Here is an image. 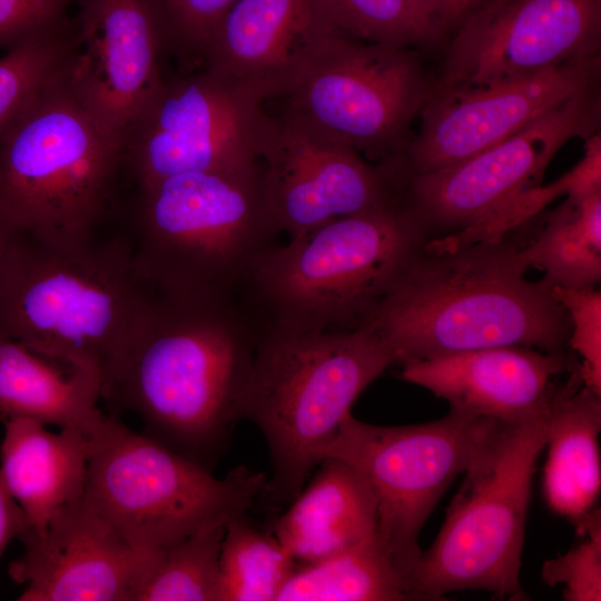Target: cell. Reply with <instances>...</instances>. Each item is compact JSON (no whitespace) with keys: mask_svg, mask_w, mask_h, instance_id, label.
I'll return each instance as SVG.
<instances>
[{"mask_svg":"<svg viewBox=\"0 0 601 601\" xmlns=\"http://www.w3.org/2000/svg\"><path fill=\"white\" fill-rule=\"evenodd\" d=\"M426 242L400 197L275 246L240 294L264 325L292 331L356 328Z\"/></svg>","mask_w":601,"mask_h":601,"instance_id":"5","label":"cell"},{"mask_svg":"<svg viewBox=\"0 0 601 601\" xmlns=\"http://www.w3.org/2000/svg\"><path fill=\"white\" fill-rule=\"evenodd\" d=\"M220 601H276L297 563L245 515L228 520L220 550Z\"/></svg>","mask_w":601,"mask_h":601,"instance_id":"27","label":"cell"},{"mask_svg":"<svg viewBox=\"0 0 601 601\" xmlns=\"http://www.w3.org/2000/svg\"><path fill=\"white\" fill-rule=\"evenodd\" d=\"M331 30L315 0H236L218 24L201 68L266 104L285 92Z\"/></svg>","mask_w":601,"mask_h":601,"instance_id":"20","label":"cell"},{"mask_svg":"<svg viewBox=\"0 0 601 601\" xmlns=\"http://www.w3.org/2000/svg\"><path fill=\"white\" fill-rule=\"evenodd\" d=\"M27 515L12 497L0 473V559L7 546L29 529Z\"/></svg>","mask_w":601,"mask_h":601,"instance_id":"37","label":"cell"},{"mask_svg":"<svg viewBox=\"0 0 601 601\" xmlns=\"http://www.w3.org/2000/svg\"><path fill=\"white\" fill-rule=\"evenodd\" d=\"M566 368L563 352L503 346L408 362L401 377L445 400L451 411L519 425L546 412L552 380Z\"/></svg>","mask_w":601,"mask_h":601,"instance_id":"19","label":"cell"},{"mask_svg":"<svg viewBox=\"0 0 601 601\" xmlns=\"http://www.w3.org/2000/svg\"><path fill=\"white\" fill-rule=\"evenodd\" d=\"M72 19L10 48L0 57V136L63 69Z\"/></svg>","mask_w":601,"mask_h":601,"instance_id":"30","label":"cell"},{"mask_svg":"<svg viewBox=\"0 0 601 601\" xmlns=\"http://www.w3.org/2000/svg\"><path fill=\"white\" fill-rule=\"evenodd\" d=\"M128 235L145 284L169 293H238L279 231L262 167L180 174L138 186Z\"/></svg>","mask_w":601,"mask_h":601,"instance_id":"6","label":"cell"},{"mask_svg":"<svg viewBox=\"0 0 601 601\" xmlns=\"http://www.w3.org/2000/svg\"><path fill=\"white\" fill-rule=\"evenodd\" d=\"M272 533L297 564L322 561L377 535V503L367 481L346 462H318Z\"/></svg>","mask_w":601,"mask_h":601,"instance_id":"21","label":"cell"},{"mask_svg":"<svg viewBox=\"0 0 601 601\" xmlns=\"http://www.w3.org/2000/svg\"><path fill=\"white\" fill-rule=\"evenodd\" d=\"M583 540L564 554L546 560L542 580L550 587L563 584L566 601L601 600V515L593 509L575 524Z\"/></svg>","mask_w":601,"mask_h":601,"instance_id":"33","label":"cell"},{"mask_svg":"<svg viewBox=\"0 0 601 601\" xmlns=\"http://www.w3.org/2000/svg\"><path fill=\"white\" fill-rule=\"evenodd\" d=\"M121 167L120 141L61 71L0 136V215L43 240L90 238L102 233Z\"/></svg>","mask_w":601,"mask_h":601,"instance_id":"7","label":"cell"},{"mask_svg":"<svg viewBox=\"0 0 601 601\" xmlns=\"http://www.w3.org/2000/svg\"><path fill=\"white\" fill-rule=\"evenodd\" d=\"M236 0H147L155 17L164 52L180 72L203 67L213 36Z\"/></svg>","mask_w":601,"mask_h":601,"instance_id":"32","label":"cell"},{"mask_svg":"<svg viewBox=\"0 0 601 601\" xmlns=\"http://www.w3.org/2000/svg\"><path fill=\"white\" fill-rule=\"evenodd\" d=\"M601 55L525 78L432 98L396 168L407 177L462 161L516 134L574 95L599 86Z\"/></svg>","mask_w":601,"mask_h":601,"instance_id":"16","label":"cell"},{"mask_svg":"<svg viewBox=\"0 0 601 601\" xmlns=\"http://www.w3.org/2000/svg\"><path fill=\"white\" fill-rule=\"evenodd\" d=\"M550 292L568 314V342L582 359L578 374L587 387L601 395V292L558 285H551Z\"/></svg>","mask_w":601,"mask_h":601,"instance_id":"34","label":"cell"},{"mask_svg":"<svg viewBox=\"0 0 601 601\" xmlns=\"http://www.w3.org/2000/svg\"><path fill=\"white\" fill-rule=\"evenodd\" d=\"M600 126L595 86L462 161L407 177L401 200L427 240L473 228L540 186L555 154L574 138L600 132Z\"/></svg>","mask_w":601,"mask_h":601,"instance_id":"13","label":"cell"},{"mask_svg":"<svg viewBox=\"0 0 601 601\" xmlns=\"http://www.w3.org/2000/svg\"><path fill=\"white\" fill-rule=\"evenodd\" d=\"M79 1L62 73L85 109L120 141L166 79L160 33L147 0Z\"/></svg>","mask_w":601,"mask_h":601,"instance_id":"17","label":"cell"},{"mask_svg":"<svg viewBox=\"0 0 601 601\" xmlns=\"http://www.w3.org/2000/svg\"><path fill=\"white\" fill-rule=\"evenodd\" d=\"M18 540L22 551L8 572L24 587L19 601H136L162 551L130 545L83 496Z\"/></svg>","mask_w":601,"mask_h":601,"instance_id":"18","label":"cell"},{"mask_svg":"<svg viewBox=\"0 0 601 601\" xmlns=\"http://www.w3.org/2000/svg\"><path fill=\"white\" fill-rule=\"evenodd\" d=\"M265 105L205 68L166 78L121 136L122 166L141 186L256 165Z\"/></svg>","mask_w":601,"mask_h":601,"instance_id":"12","label":"cell"},{"mask_svg":"<svg viewBox=\"0 0 601 601\" xmlns=\"http://www.w3.org/2000/svg\"><path fill=\"white\" fill-rule=\"evenodd\" d=\"M237 294L149 288L101 392L141 433L208 471L240 420L260 326Z\"/></svg>","mask_w":601,"mask_h":601,"instance_id":"1","label":"cell"},{"mask_svg":"<svg viewBox=\"0 0 601 601\" xmlns=\"http://www.w3.org/2000/svg\"><path fill=\"white\" fill-rule=\"evenodd\" d=\"M73 0H0V48L10 49L69 19Z\"/></svg>","mask_w":601,"mask_h":601,"instance_id":"35","label":"cell"},{"mask_svg":"<svg viewBox=\"0 0 601 601\" xmlns=\"http://www.w3.org/2000/svg\"><path fill=\"white\" fill-rule=\"evenodd\" d=\"M519 247L504 237L412 258L362 325L401 365L503 346L563 352L570 334L551 284L525 277Z\"/></svg>","mask_w":601,"mask_h":601,"instance_id":"2","label":"cell"},{"mask_svg":"<svg viewBox=\"0 0 601 601\" xmlns=\"http://www.w3.org/2000/svg\"><path fill=\"white\" fill-rule=\"evenodd\" d=\"M416 600L378 536L322 561L297 564L276 601Z\"/></svg>","mask_w":601,"mask_h":601,"instance_id":"26","label":"cell"},{"mask_svg":"<svg viewBox=\"0 0 601 601\" xmlns=\"http://www.w3.org/2000/svg\"><path fill=\"white\" fill-rule=\"evenodd\" d=\"M393 357L368 326L292 331L260 324L240 418L263 433L272 477L263 494L289 503L362 392Z\"/></svg>","mask_w":601,"mask_h":601,"instance_id":"4","label":"cell"},{"mask_svg":"<svg viewBox=\"0 0 601 601\" xmlns=\"http://www.w3.org/2000/svg\"><path fill=\"white\" fill-rule=\"evenodd\" d=\"M336 31L376 43L407 47L425 55L441 51L447 40L413 0H315Z\"/></svg>","mask_w":601,"mask_h":601,"instance_id":"28","label":"cell"},{"mask_svg":"<svg viewBox=\"0 0 601 601\" xmlns=\"http://www.w3.org/2000/svg\"><path fill=\"white\" fill-rule=\"evenodd\" d=\"M502 425L451 410L440 420L403 426L373 425L349 414L318 460H342L367 481L377 503V536L410 579L425 521Z\"/></svg>","mask_w":601,"mask_h":601,"instance_id":"11","label":"cell"},{"mask_svg":"<svg viewBox=\"0 0 601 601\" xmlns=\"http://www.w3.org/2000/svg\"><path fill=\"white\" fill-rule=\"evenodd\" d=\"M519 258L545 273L551 285L597 287L601 280V188L566 195Z\"/></svg>","mask_w":601,"mask_h":601,"instance_id":"25","label":"cell"},{"mask_svg":"<svg viewBox=\"0 0 601 601\" xmlns=\"http://www.w3.org/2000/svg\"><path fill=\"white\" fill-rule=\"evenodd\" d=\"M100 381L46 358L0 333V418L27 417L89 439L107 415Z\"/></svg>","mask_w":601,"mask_h":601,"instance_id":"24","label":"cell"},{"mask_svg":"<svg viewBox=\"0 0 601 601\" xmlns=\"http://www.w3.org/2000/svg\"><path fill=\"white\" fill-rule=\"evenodd\" d=\"M268 476L236 466L218 479L115 416L89 439L83 499L130 545L165 550L215 520L245 515Z\"/></svg>","mask_w":601,"mask_h":601,"instance_id":"9","label":"cell"},{"mask_svg":"<svg viewBox=\"0 0 601 601\" xmlns=\"http://www.w3.org/2000/svg\"><path fill=\"white\" fill-rule=\"evenodd\" d=\"M601 188V135L584 140V156L568 174L551 185L529 190L492 219L457 234L430 239L425 248L442 250L476 242L497 240L538 214L559 196Z\"/></svg>","mask_w":601,"mask_h":601,"instance_id":"31","label":"cell"},{"mask_svg":"<svg viewBox=\"0 0 601 601\" xmlns=\"http://www.w3.org/2000/svg\"><path fill=\"white\" fill-rule=\"evenodd\" d=\"M425 53L368 42L331 30L306 56L277 99L280 110L355 149L375 165H391L413 137L433 78Z\"/></svg>","mask_w":601,"mask_h":601,"instance_id":"10","label":"cell"},{"mask_svg":"<svg viewBox=\"0 0 601 601\" xmlns=\"http://www.w3.org/2000/svg\"><path fill=\"white\" fill-rule=\"evenodd\" d=\"M258 159L265 207L289 238L401 197L390 166L370 162L283 110L267 112Z\"/></svg>","mask_w":601,"mask_h":601,"instance_id":"15","label":"cell"},{"mask_svg":"<svg viewBox=\"0 0 601 601\" xmlns=\"http://www.w3.org/2000/svg\"><path fill=\"white\" fill-rule=\"evenodd\" d=\"M578 371L552 390L546 421L543 493L548 505L575 525L597 503L601 486V401Z\"/></svg>","mask_w":601,"mask_h":601,"instance_id":"23","label":"cell"},{"mask_svg":"<svg viewBox=\"0 0 601 601\" xmlns=\"http://www.w3.org/2000/svg\"><path fill=\"white\" fill-rule=\"evenodd\" d=\"M12 226L0 215V256L8 240Z\"/></svg>","mask_w":601,"mask_h":601,"instance_id":"38","label":"cell"},{"mask_svg":"<svg viewBox=\"0 0 601 601\" xmlns=\"http://www.w3.org/2000/svg\"><path fill=\"white\" fill-rule=\"evenodd\" d=\"M449 37L485 0H413Z\"/></svg>","mask_w":601,"mask_h":601,"instance_id":"36","label":"cell"},{"mask_svg":"<svg viewBox=\"0 0 601 601\" xmlns=\"http://www.w3.org/2000/svg\"><path fill=\"white\" fill-rule=\"evenodd\" d=\"M0 473L31 529L42 530L63 505L82 496L89 437L69 428L55 433L27 417L3 420Z\"/></svg>","mask_w":601,"mask_h":601,"instance_id":"22","label":"cell"},{"mask_svg":"<svg viewBox=\"0 0 601 601\" xmlns=\"http://www.w3.org/2000/svg\"><path fill=\"white\" fill-rule=\"evenodd\" d=\"M600 48L601 0H485L449 36L430 99L533 76Z\"/></svg>","mask_w":601,"mask_h":601,"instance_id":"14","label":"cell"},{"mask_svg":"<svg viewBox=\"0 0 601 601\" xmlns=\"http://www.w3.org/2000/svg\"><path fill=\"white\" fill-rule=\"evenodd\" d=\"M148 289L127 234L53 243L12 227L0 256V333L97 377L102 392Z\"/></svg>","mask_w":601,"mask_h":601,"instance_id":"3","label":"cell"},{"mask_svg":"<svg viewBox=\"0 0 601 601\" xmlns=\"http://www.w3.org/2000/svg\"><path fill=\"white\" fill-rule=\"evenodd\" d=\"M546 421L548 410L519 425L503 424L465 471L437 536L410 572L416 600L463 590L529 599L520 583L521 554Z\"/></svg>","mask_w":601,"mask_h":601,"instance_id":"8","label":"cell"},{"mask_svg":"<svg viewBox=\"0 0 601 601\" xmlns=\"http://www.w3.org/2000/svg\"><path fill=\"white\" fill-rule=\"evenodd\" d=\"M227 522H208L162 550L136 601H220L219 559Z\"/></svg>","mask_w":601,"mask_h":601,"instance_id":"29","label":"cell"}]
</instances>
